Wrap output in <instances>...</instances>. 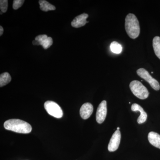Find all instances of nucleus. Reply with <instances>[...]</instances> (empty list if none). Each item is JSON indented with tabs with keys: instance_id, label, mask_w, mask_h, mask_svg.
Instances as JSON below:
<instances>
[{
	"instance_id": "f257e3e1",
	"label": "nucleus",
	"mask_w": 160,
	"mask_h": 160,
	"mask_svg": "<svg viewBox=\"0 0 160 160\" xmlns=\"http://www.w3.org/2000/svg\"><path fill=\"white\" fill-rule=\"evenodd\" d=\"M4 128L10 131L20 133H29L32 131L31 125L20 119H12L7 120L4 124Z\"/></svg>"
},
{
	"instance_id": "f03ea898",
	"label": "nucleus",
	"mask_w": 160,
	"mask_h": 160,
	"mask_svg": "<svg viewBox=\"0 0 160 160\" xmlns=\"http://www.w3.org/2000/svg\"><path fill=\"white\" fill-rule=\"evenodd\" d=\"M125 29L127 34L132 39L137 38L139 35V22L134 14L129 13L126 16L125 19Z\"/></svg>"
},
{
	"instance_id": "7ed1b4c3",
	"label": "nucleus",
	"mask_w": 160,
	"mask_h": 160,
	"mask_svg": "<svg viewBox=\"0 0 160 160\" xmlns=\"http://www.w3.org/2000/svg\"><path fill=\"white\" fill-rule=\"evenodd\" d=\"M129 87L132 93L140 99H146L149 97L148 89L139 81H132L129 84Z\"/></svg>"
},
{
	"instance_id": "20e7f679",
	"label": "nucleus",
	"mask_w": 160,
	"mask_h": 160,
	"mask_svg": "<svg viewBox=\"0 0 160 160\" xmlns=\"http://www.w3.org/2000/svg\"><path fill=\"white\" fill-rule=\"evenodd\" d=\"M44 107L48 114L53 117L61 118L63 116V111L61 107L55 102L46 101L44 104Z\"/></svg>"
},
{
	"instance_id": "39448f33",
	"label": "nucleus",
	"mask_w": 160,
	"mask_h": 160,
	"mask_svg": "<svg viewBox=\"0 0 160 160\" xmlns=\"http://www.w3.org/2000/svg\"><path fill=\"white\" fill-rule=\"evenodd\" d=\"M137 74L139 76L143 78L149 83L152 89L155 90H159L160 89L159 83L157 80L153 78L150 75L149 72L144 68H140L137 71Z\"/></svg>"
},
{
	"instance_id": "423d86ee",
	"label": "nucleus",
	"mask_w": 160,
	"mask_h": 160,
	"mask_svg": "<svg viewBox=\"0 0 160 160\" xmlns=\"http://www.w3.org/2000/svg\"><path fill=\"white\" fill-rule=\"evenodd\" d=\"M107 102L103 101L101 102L96 112V121L99 124H102L105 121L107 115Z\"/></svg>"
},
{
	"instance_id": "0eeeda50",
	"label": "nucleus",
	"mask_w": 160,
	"mask_h": 160,
	"mask_svg": "<svg viewBox=\"0 0 160 160\" xmlns=\"http://www.w3.org/2000/svg\"><path fill=\"white\" fill-rule=\"evenodd\" d=\"M121 134L119 130H117L112 134L108 145V149L109 152H114L117 150L119 146Z\"/></svg>"
},
{
	"instance_id": "6e6552de",
	"label": "nucleus",
	"mask_w": 160,
	"mask_h": 160,
	"mask_svg": "<svg viewBox=\"0 0 160 160\" xmlns=\"http://www.w3.org/2000/svg\"><path fill=\"white\" fill-rule=\"evenodd\" d=\"M93 107L90 103H86L83 104L80 110V114L82 118L87 119L90 117L93 112Z\"/></svg>"
},
{
	"instance_id": "1a4fd4ad",
	"label": "nucleus",
	"mask_w": 160,
	"mask_h": 160,
	"mask_svg": "<svg viewBox=\"0 0 160 160\" xmlns=\"http://www.w3.org/2000/svg\"><path fill=\"white\" fill-rule=\"evenodd\" d=\"M89 16L86 13H83L78 16L72 20L71 22V26L74 28H78L85 26L86 23L89 22H87L86 19Z\"/></svg>"
},
{
	"instance_id": "9d476101",
	"label": "nucleus",
	"mask_w": 160,
	"mask_h": 160,
	"mask_svg": "<svg viewBox=\"0 0 160 160\" xmlns=\"http://www.w3.org/2000/svg\"><path fill=\"white\" fill-rule=\"evenodd\" d=\"M35 40L38 41L40 45L42 46L44 49H47L52 45V38L51 37H48L47 35H40L35 38Z\"/></svg>"
},
{
	"instance_id": "9b49d317",
	"label": "nucleus",
	"mask_w": 160,
	"mask_h": 160,
	"mask_svg": "<svg viewBox=\"0 0 160 160\" xmlns=\"http://www.w3.org/2000/svg\"><path fill=\"white\" fill-rule=\"evenodd\" d=\"M131 110L132 111H138L140 112L141 114L137 120V122L138 124H142L146 122L147 118V113L140 105L138 104H136V103L132 104L131 106Z\"/></svg>"
},
{
	"instance_id": "f8f14e48",
	"label": "nucleus",
	"mask_w": 160,
	"mask_h": 160,
	"mask_svg": "<svg viewBox=\"0 0 160 160\" xmlns=\"http://www.w3.org/2000/svg\"><path fill=\"white\" fill-rule=\"evenodd\" d=\"M148 138L152 146L160 149V135L154 132H150L148 134Z\"/></svg>"
},
{
	"instance_id": "ddd939ff",
	"label": "nucleus",
	"mask_w": 160,
	"mask_h": 160,
	"mask_svg": "<svg viewBox=\"0 0 160 160\" xmlns=\"http://www.w3.org/2000/svg\"><path fill=\"white\" fill-rule=\"evenodd\" d=\"M40 9L42 11L47 12L50 10H54L56 7L53 5H51L49 2L45 0H40L39 1Z\"/></svg>"
},
{
	"instance_id": "4468645a",
	"label": "nucleus",
	"mask_w": 160,
	"mask_h": 160,
	"mask_svg": "<svg viewBox=\"0 0 160 160\" xmlns=\"http://www.w3.org/2000/svg\"><path fill=\"white\" fill-rule=\"evenodd\" d=\"M152 46L155 54L160 59V37H155L152 40Z\"/></svg>"
},
{
	"instance_id": "2eb2a0df",
	"label": "nucleus",
	"mask_w": 160,
	"mask_h": 160,
	"mask_svg": "<svg viewBox=\"0 0 160 160\" xmlns=\"http://www.w3.org/2000/svg\"><path fill=\"white\" fill-rule=\"evenodd\" d=\"M11 81V77L8 72H5L0 75V87L6 86Z\"/></svg>"
},
{
	"instance_id": "dca6fc26",
	"label": "nucleus",
	"mask_w": 160,
	"mask_h": 160,
	"mask_svg": "<svg viewBox=\"0 0 160 160\" xmlns=\"http://www.w3.org/2000/svg\"><path fill=\"white\" fill-rule=\"evenodd\" d=\"M110 49L112 52L116 54H119L122 51V47L116 42H113L110 46Z\"/></svg>"
},
{
	"instance_id": "f3484780",
	"label": "nucleus",
	"mask_w": 160,
	"mask_h": 160,
	"mask_svg": "<svg viewBox=\"0 0 160 160\" xmlns=\"http://www.w3.org/2000/svg\"><path fill=\"white\" fill-rule=\"evenodd\" d=\"M8 1L7 0H1L0 1V9L1 12H6L8 9Z\"/></svg>"
},
{
	"instance_id": "a211bd4d",
	"label": "nucleus",
	"mask_w": 160,
	"mask_h": 160,
	"mask_svg": "<svg viewBox=\"0 0 160 160\" xmlns=\"http://www.w3.org/2000/svg\"><path fill=\"white\" fill-rule=\"evenodd\" d=\"M25 2L24 0H14L13 1L12 7L15 10H17L22 6L23 3Z\"/></svg>"
},
{
	"instance_id": "6ab92c4d",
	"label": "nucleus",
	"mask_w": 160,
	"mask_h": 160,
	"mask_svg": "<svg viewBox=\"0 0 160 160\" xmlns=\"http://www.w3.org/2000/svg\"><path fill=\"white\" fill-rule=\"evenodd\" d=\"M3 32H4V29L2 26H0V36H2L3 34Z\"/></svg>"
},
{
	"instance_id": "aec40b11",
	"label": "nucleus",
	"mask_w": 160,
	"mask_h": 160,
	"mask_svg": "<svg viewBox=\"0 0 160 160\" xmlns=\"http://www.w3.org/2000/svg\"><path fill=\"white\" fill-rule=\"evenodd\" d=\"M32 44H33V45H37V46H39L40 45L39 43L38 42V41H36V40H34L32 42Z\"/></svg>"
},
{
	"instance_id": "412c9836",
	"label": "nucleus",
	"mask_w": 160,
	"mask_h": 160,
	"mask_svg": "<svg viewBox=\"0 0 160 160\" xmlns=\"http://www.w3.org/2000/svg\"><path fill=\"white\" fill-rule=\"evenodd\" d=\"M119 129H120L119 127H118V128H117V130H119Z\"/></svg>"
},
{
	"instance_id": "4be33fe9",
	"label": "nucleus",
	"mask_w": 160,
	"mask_h": 160,
	"mask_svg": "<svg viewBox=\"0 0 160 160\" xmlns=\"http://www.w3.org/2000/svg\"><path fill=\"white\" fill-rule=\"evenodd\" d=\"M2 14V12H1V14Z\"/></svg>"
}]
</instances>
